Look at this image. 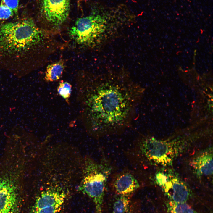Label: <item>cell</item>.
I'll use <instances>...</instances> for the list:
<instances>
[{"label": "cell", "instance_id": "cell-9", "mask_svg": "<svg viewBox=\"0 0 213 213\" xmlns=\"http://www.w3.org/2000/svg\"><path fill=\"white\" fill-rule=\"evenodd\" d=\"M111 186L118 195L129 196L140 188V181L133 173L125 170L114 174L110 182Z\"/></svg>", "mask_w": 213, "mask_h": 213}, {"label": "cell", "instance_id": "cell-4", "mask_svg": "<svg viewBox=\"0 0 213 213\" xmlns=\"http://www.w3.org/2000/svg\"><path fill=\"white\" fill-rule=\"evenodd\" d=\"M116 16L108 11L102 10L78 18L70 29L69 35L76 44L93 47L101 43L109 36L116 22Z\"/></svg>", "mask_w": 213, "mask_h": 213}, {"label": "cell", "instance_id": "cell-3", "mask_svg": "<svg viewBox=\"0 0 213 213\" xmlns=\"http://www.w3.org/2000/svg\"><path fill=\"white\" fill-rule=\"evenodd\" d=\"M189 144L182 141H168L141 137L130 151V158L136 164L167 167L187 149Z\"/></svg>", "mask_w": 213, "mask_h": 213}, {"label": "cell", "instance_id": "cell-13", "mask_svg": "<svg viewBox=\"0 0 213 213\" xmlns=\"http://www.w3.org/2000/svg\"><path fill=\"white\" fill-rule=\"evenodd\" d=\"M130 208L128 196L118 195L114 202L112 213H130Z\"/></svg>", "mask_w": 213, "mask_h": 213}, {"label": "cell", "instance_id": "cell-7", "mask_svg": "<svg viewBox=\"0 0 213 213\" xmlns=\"http://www.w3.org/2000/svg\"><path fill=\"white\" fill-rule=\"evenodd\" d=\"M162 188L170 201L172 202H186L191 196L187 185L172 170L168 169L167 181Z\"/></svg>", "mask_w": 213, "mask_h": 213}, {"label": "cell", "instance_id": "cell-6", "mask_svg": "<svg viewBox=\"0 0 213 213\" xmlns=\"http://www.w3.org/2000/svg\"><path fill=\"white\" fill-rule=\"evenodd\" d=\"M20 175L16 170H0V213H17L19 211Z\"/></svg>", "mask_w": 213, "mask_h": 213}, {"label": "cell", "instance_id": "cell-12", "mask_svg": "<svg viewBox=\"0 0 213 213\" xmlns=\"http://www.w3.org/2000/svg\"><path fill=\"white\" fill-rule=\"evenodd\" d=\"M64 61L60 60L49 65L45 72V80L47 82H52L59 80L64 69Z\"/></svg>", "mask_w": 213, "mask_h": 213}, {"label": "cell", "instance_id": "cell-10", "mask_svg": "<svg viewBox=\"0 0 213 213\" xmlns=\"http://www.w3.org/2000/svg\"><path fill=\"white\" fill-rule=\"evenodd\" d=\"M66 197L64 191L61 187L49 186L43 191L36 198L31 209L62 205Z\"/></svg>", "mask_w": 213, "mask_h": 213}, {"label": "cell", "instance_id": "cell-15", "mask_svg": "<svg viewBox=\"0 0 213 213\" xmlns=\"http://www.w3.org/2000/svg\"><path fill=\"white\" fill-rule=\"evenodd\" d=\"M72 88V85L69 83L61 81L58 86L57 91L59 94L67 101L71 96Z\"/></svg>", "mask_w": 213, "mask_h": 213}, {"label": "cell", "instance_id": "cell-5", "mask_svg": "<svg viewBox=\"0 0 213 213\" xmlns=\"http://www.w3.org/2000/svg\"><path fill=\"white\" fill-rule=\"evenodd\" d=\"M112 170L111 164L105 158L100 162L88 157L85 160L83 177L78 189L93 199L96 213H102L106 188Z\"/></svg>", "mask_w": 213, "mask_h": 213}, {"label": "cell", "instance_id": "cell-8", "mask_svg": "<svg viewBox=\"0 0 213 213\" xmlns=\"http://www.w3.org/2000/svg\"><path fill=\"white\" fill-rule=\"evenodd\" d=\"M42 8L46 19L54 26L64 23L70 9V0H43Z\"/></svg>", "mask_w": 213, "mask_h": 213}, {"label": "cell", "instance_id": "cell-19", "mask_svg": "<svg viewBox=\"0 0 213 213\" xmlns=\"http://www.w3.org/2000/svg\"><path fill=\"white\" fill-rule=\"evenodd\" d=\"M14 12L6 6L0 4V20L7 19L12 17Z\"/></svg>", "mask_w": 213, "mask_h": 213}, {"label": "cell", "instance_id": "cell-17", "mask_svg": "<svg viewBox=\"0 0 213 213\" xmlns=\"http://www.w3.org/2000/svg\"><path fill=\"white\" fill-rule=\"evenodd\" d=\"M62 206L57 205L40 209H31L30 213H59L61 210Z\"/></svg>", "mask_w": 213, "mask_h": 213}, {"label": "cell", "instance_id": "cell-14", "mask_svg": "<svg viewBox=\"0 0 213 213\" xmlns=\"http://www.w3.org/2000/svg\"><path fill=\"white\" fill-rule=\"evenodd\" d=\"M167 206L169 213H200L186 202L177 203L169 201Z\"/></svg>", "mask_w": 213, "mask_h": 213}, {"label": "cell", "instance_id": "cell-11", "mask_svg": "<svg viewBox=\"0 0 213 213\" xmlns=\"http://www.w3.org/2000/svg\"><path fill=\"white\" fill-rule=\"evenodd\" d=\"M212 149L209 148L197 154L191 163L193 170L198 178L210 176L213 174Z\"/></svg>", "mask_w": 213, "mask_h": 213}, {"label": "cell", "instance_id": "cell-2", "mask_svg": "<svg viewBox=\"0 0 213 213\" xmlns=\"http://www.w3.org/2000/svg\"><path fill=\"white\" fill-rule=\"evenodd\" d=\"M45 36L30 18L3 24L0 26V56L24 58L43 43Z\"/></svg>", "mask_w": 213, "mask_h": 213}, {"label": "cell", "instance_id": "cell-18", "mask_svg": "<svg viewBox=\"0 0 213 213\" xmlns=\"http://www.w3.org/2000/svg\"><path fill=\"white\" fill-rule=\"evenodd\" d=\"M20 0H2L0 4L4 5L12 10L14 14L18 12Z\"/></svg>", "mask_w": 213, "mask_h": 213}, {"label": "cell", "instance_id": "cell-1", "mask_svg": "<svg viewBox=\"0 0 213 213\" xmlns=\"http://www.w3.org/2000/svg\"><path fill=\"white\" fill-rule=\"evenodd\" d=\"M88 127L97 137L118 134L130 127L144 89L124 75L98 78L87 88Z\"/></svg>", "mask_w": 213, "mask_h": 213}, {"label": "cell", "instance_id": "cell-16", "mask_svg": "<svg viewBox=\"0 0 213 213\" xmlns=\"http://www.w3.org/2000/svg\"><path fill=\"white\" fill-rule=\"evenodd\" d=\"M167 169H162L157 171L154 176V182L157 185L162 187L165 183L168 176Z\"/></svg>", "mask_w": 213, "mask_h": 213}]
</instances>
